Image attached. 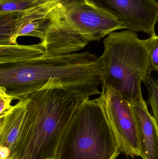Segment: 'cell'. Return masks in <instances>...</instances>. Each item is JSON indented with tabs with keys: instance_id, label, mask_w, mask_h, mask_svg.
Here are the masks:
<instances>
[{
	"instance_id": "6da1fadb",
	"label": "cell",
	"mask_w": 158,
	"mask_h": 159,
	"mask_svg": "<svg viewBox=\"0 0 158 159\" xmlns=\"http://www.w3.org/2000/svg\"><path fill=\"white\" fill-rule=\"evenodd\" d=\"M104 64L89 52L42 56L19 62L0 64V87L14 100H21L41 89L50 79L61 80L67 90L87 98L101 94Z\"/></svg>"
},
{
	"instance_id": "7a4b0ae2",
	"label": "cell",
	"mask_w": 158,
	"mask_h": 159,
	"mask_svg": "<svg viewBox=\"0 0 158 159\" xmlns=\"http://www.w3.org/2000/svg\"><path fill=\"white\" fill-rule=\"evenodd\" d=\"M26 97V115L10 159H54L71 119L89 98L67 90L56 79Z\"/></svg>"
},
{
	"instance_id": "3957f363",
	"label": "cell",
	"mask_w": 158,
	"mask_h": 159,
	"mask_svg": "<svg viewBox=\"0 0 158 159\" xmlns=\"http://www.w3.org/2000/svg\"><path fill=\"white\" fill-rule=\"evenodd\" d=\"M104 44L102 90H114L130 104L143 99L141 83L148 81L153 70L143 40L127 30L109 34Z\"/></svg>"
},
{
	"instance_id": "277c9868",
	"label": "cell",
	"mask_w": 158,
	"mask_h": 159,
	"mask_svg": "<svg viewBox=\"0 0 158 159\" xmlns=\"http://www.w3.org/2000/svg\"><path fill=\"white\" fill-rule=\"evenodd\" d=\"M119 143L100 98L85 100L71 119L54 159H115Z\"/></svg>"
},
{
	"instance_id": "5b68a950",
	"label": "cell",
	"mask_w": 158,
	"mask_h": 159,
	"mask_svg": "<svg viewBox=\"0 0 158 159\" xmlns=\"http://www.w3.org/2000/svg\"><path fill=\"white\" fill-rule=\"evenodd\" d=\"M107 13L135 33L155 35L158 22V2L156 0H86Z\"/></svg>"
},
{
	"instance_id": "8992f818",
	"label": "cell",
	"mask_w": 158,
	"mask_h": 159,
	"mask_svg": "<svg viewBox=\"0 0 158 159\" xmlns=\"http://www.w3.org/2000/svg\"><path fill=\"white\" fill-rule=\"evenodd\" d=\"M99 98L117 137L121 153L132 158L139 157L137 125L130 103L111 89L102 90Z\"/></svg>"
},
{
	"instance_id": "52a82bcc",
	"label": "cell",
	"mask_w": 158,
	"mask_h": 159,
	"mask_svg": "<svg viewBox=\"0 0 158 159\" xmlns=\"http://www.w3.org/2000/svg\"><path fill=\"white\" fill-rule=\"evenodd\" d=\"M64 15L70 25L90 42L99 41L117 30L125 29L113 16L87 2L67 6Z\"/></svg>"
},
{
	"instance_id": "ba28073f",
	"label": "cell",
	"mask_w": 158,
	"mask_h": 159,
	"mask_svg": "<svg viewBox=\"0 0 158 159\" xmlns=\"http://www.w3.org/2000/svg\"><path fill=\"white\" fill-rule=\"evenodd\" d=\"M66 6L60 2H52L23 11L3 13L13 29V44H17V39L20 36H32L43 40L49 25Z\"/></svg>"
},
{
	"instance_id": "9c48e42d",
	"label": "cell",
	"mask_w": 158,
	"mask_h": 159,
	"mask_svg": "<svg viewBox=\"0 0 158 159\" xmlns=\"http://www.w3.org/2000/svg\"><path fill=\"white\" fill-rule=\"evenodd\" d=\"M41 42L44 48L43 56L45 57L75 53L90 43L69 23L64 10L49 25Z\"/></svg>"
},
{
	"instance_id": "30bf717a",
	"label": "cell",
	"mask_w": 158,
	"mask_h": 159,
	"mask_svg": "<svg viewBox=\"0 0 158 159\" xmlns=\"http://www.w3.org/2000/svg\"><path fill=\"white\" fill-rule=\"evenodd\" d=\"M137 125L140 144L139 157L158 159V126L144 99L131 103Z\"/></svg>"
},
{
	"instance_id": "8fae6325",
	"label": "cell",
	"mask_w": 158,
	"mask_h": 159,
	"mask_svg": "<svg viewBox=\"0 0 158 159\" xmlns=\"http://www.w3.org/2000/svg\"><path fill=\"white\" fill-rule=\"evenodd\" d=\"M28 101V97L19 100L9 112L0 118V148L9 150L10 158L26 115Z\"/></svg>"
},
{
	"instance_id": "7c38bea8",
	"label": "cell",
	"mask_w": 158,
	"mask_h": 159,
	"mask_svg": "<svg viewBox=\"0 0 158 159\" xmlns=\"http://www.w3.org/2000/svg\"><path fill=\"white\" fill-rule=\"evenodd\" d=\"M44 48L41 42L30 45H0V64L19 62L42 57Z\"/></svg>"
},
{
	"instance_id": "4fadbf2b",
	"label": "cell",
	"mask_w": 158,
	"mask_h": 159,
	"mask_svg": "<svg viewBox=\"0 0 158 159\" xmlns=\"http://www.w3.org/2000/svg\"><path fill=\"white\" fill-rule=\"evenodd\" d=\"M52 2H59L69 6L86 0H0V13L16 12L30 9Z\"/></svg>"
},
{
	"instance_id": "5bb4252c",
	"label": "cell",
	"mask_w": 158,
	"mask_h": 159,
	"mask_svg": "<svg viewBox=\"0 0 158 159\" xmlns=\"http://www.w3.org/2000/svg\"><path fill=\"white\" fill-rule=\"evenodd\" d=\"M148 93V101L153 116L158 126V79L150 77L145 83Z\"/></svg>"
},
{
	"instance_id": "9a60e30c",
	"label": "cell",
	"mask_w": 158,
	"mask_h": 159,
	"mask_svg": "<svg viewBox=\"0 0 158 159\" xmlns=\"http://www.w3.org/2000/svg\"><path fill=\"white\" fill-rule=\"evenodd\" d=\"M143 41L150 57L152 70L158 71V35L155 34Z\"/></svg>"
},
{
	"instance_id": "2e32d148",
	"label": "cell",
	"mask_w": 158,
	"mask_h": 159,
	"mask_svg": "<svg viewBox=\"0 0 158 159\" xmlns=\"http://www.w3.org/2000/svg\"><path fill=\"white\" fill-rule=\"evenodd\" d=\"M14 98L8 94L2 87H0V118L9 112L13 106L11 105Z\"/></svg>"
},
{
	"instance_id": "e0dca14e",
	"label": "cell",
	"mask_w": 158,
	"mask_h": 159,
	"mask_svg": "<svg viewBox=\"0 0 158 159\" xmlns=\"http://www.w3.org/2000/svg\"><path fill=\"white\" fill-rule=\"evenodd\" d=\"M157 1H158V0H157Z\"/></svg>"
}]
</instances>
